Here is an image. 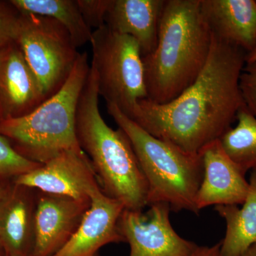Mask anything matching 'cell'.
I'll return each instance as SVG.
<instances>
[{
	"label": "cell",
	"instance_id": "7402d4cb",
	"mask_svg": "<svg viewBox=\"0 0 256 256\" xmlns=\"http://www.w3.org/2000/svg\"><path fill=\"white\" fill-rule=\"evenodd\" d=\"M84 21L95 30L106 24V18L112 0H76Z\"/></svg>",
	"mask_w": 256,
	"mask_h": 256
},
{
	"label": "cell",
	"instance_id": "277c9868",
	"mask_svg": "<svg viewBox=\"0 0 256 256\" xmlns=\"http://www.w3.org/2000/svg\"><path fill=\"white\" fill-rule=\"evenodd\" d=\"M90 68L88 54H80L62 88L26 116L0 121V134L20 154L38 164L64 151L80 149L76 132L77 108Z\"/></svg>",
	"mask_w": 256,
	"mask_h": 256
},
{
	"label": "cell",
	"instance_id": "ffe728a7",
	"mask_svg": "<svg viewBox=\"0 0 256 256\" xmlns=\"http://www.w3.org/2000/svg\"><path fill=\"white\" fill-rule=\"evenodd\" d=\"M40 165L20 154L10 141L0 134V181H14Z\"/></svg>",
	"mask_w": 256,
	"mask_h": 256
},
{
	"label": "cell",
	"instance_id": "4fadbf2b",
	"mask_svg": "<svg viewBox=\"0 0 256 256\" xmlns=\"http://www.w3.org/2000/svg\"><path fill=\"white\" fill-rule=\"evenodd\" d=\"M0 109L2 120L26 116L45 101L36 76L16 43L1 50Z\"/></svg>",
	"mask_w": 256,
	"mask_h": 256
},
{
	"label": "cell",
	"instance_id": "cb8c5ba5",
	"mask_svg": "<svg viewBox=\"0 0 256 256\" xmlns=\"http://www.w3.org/2000/svg\"><path fill=\"white\" fill-rule=\"evenodd\" d=\"M220 242L212 246H197L190 256H220Z\"/></svg>",
	"mask_w": 256,
	"mask_h": 256
},
{
	"label": "cell",
	"instance_id": "4316f807",
	"mask_svg": "<svg viewBox=\"0 0 256 256\" xmlns=\"http://www.w3.org/2000/svg\"><path fill=\"white\" fill-rule=\"evenodd\" d=\"M242 256H256V245L252 246Z\"/></svg>",
	"mask_w": 256,
	"mask_h": 256
},
{
	"label": "cell",
	"instance_id": "484cf974",
	"mask_svg": "<svg viewBox=\"0 0 256 256\" xmlns=\"http://www.w3.org/2000/svg\"><path fill=\"white\" fill-rule=\"evenodd\" d=\"M254 62H256V43L252 52L247 53L246 55V64L254 63Z\"/></svg>",
	"mask_w": 256,
	"mask_h": 256
},
{
	"label": "cell",
	"instance_id": "8992f818",
	"mask_svg": "<svg viewBox=\"0 0 256 256\" xmlns=\"http://www.w3.org/2000/svg\"><path fill=\"white\" fill-rule=\"evenodd\" d=\"M90 43L99 96L132 119L138 102L148 99L142 56L138 42L105 24L92 32Z\"/></svg>",
	"mask_w": 256,
	"mask_h": 256
},
{
	"label": "cell",
	"instance_id": "52a82bcc",
	"mask_svg": "<svg viewBox=\"0 0 256 256\" xmlns=\"http://www.w3.org/2000/svg\"><path fill=\"white\" fill-rule=\"evenodd\" d=\"M15 43L36 76L45 100L62 88L80 54L63 25L32 13L20 12Z\"/></svg>",
	"mask_w": 256,
	"mask_h": 256
},
{
	"label": "cell",
	"instance_id": "44dd1931",
	"mask_svg": "<svg viewBox=\"0 0 256 256\" xmlns=\"http://www.w3.org/2000/svg\"><path fill=\"white\" fill-rule=\"evenodd\" d=\"M20 12L11 4L0 2V52L14 43Z\"/></svg>",
	"mask_w": 256,
	"mask_h": 256
},
{
	"label": "cell",
	"instance_id": "2e32d148",
	"mask_svg": "<svg viewBox=\"0 0 256 256\" xmlns=\"http://www.w3.org/2000/svg\"><path fill=\"white\" fill-rule=\"evenodd\" d=\"M165 0H112L106 24L112 31L132 37L142 57L158 44V31Z\"/></svg>",
	"mask_w": 256,
	"mask_h": 256
},
{
	"label": "cell",
	"instance_id": "f1b7e54d",
	"mask_svg": "<svg viewBox=\"0 0 256 256\" xmlns=\"http://www.w3.org/2000/svg\"><path fill=\"white\" fill-rule=\"evenodd\" d=\"M1 250H3L2 247L0 246V252H1Z\"/></svg>",
	"mask_w": 256,
	"mask_h": 256
},
{
	"label": "cell",
	"instance_id": "9a60e30c",
	"mask_svg": "<svg viewBox=\"0 0 256 256\" xmlns=\"http://www.w3.org/2000/svg\"><path fill=\"white\" fill-rule=\"evenodd\" d=\"M37 190L13 182L0 204V246L5 256H30Z\"/></svg>",
	"mask_w": 256,
	"mask_h": 256
},
{
	"label": "cell",
	"instance_id": "30bf717a",
	"mask_svg": "<svg viewBox=\"0 0 256 256\" xmlns=\"http://www.w3.org/2000/svg\"><path fill=\"white\" fill-rule=\"evenodd\" d=\"M90 201L37 191L30 256H54L70 240Z\"/></svg>",
	"mask_w": 256,
	"mask_h": 256
},
{
	"label": "cell",
	"instance_id": "5b68a950",
	"mask_svg": "<svg viewBox=\"0 0 256 256\" xmlns=\"http://www.w3.org/2000/svg\"><path fill=\"white\" fill-rule=\"evenodd\" d=\"M109 114L127 134L148 184V206L169 205L174 212L198 215L196 196L203 176L201 154H191L149 134L114 104Z\"/></svg>",
	"mask_w": 256,
	"mask_h": 256
},
{
	"label": "cell",
	"instance_id": "7a4b0ae2",
	"mask_svg": "<svg viewBox=\"0 0 256 256\" xmlns=\"http://www.w3.org/2000/svg\"><path fill=\"white\" fill-rule=\"evenodd\" d=\"M212 42L200 0H165L158 44L142 57L148 100L165 104L181 95L204 67Z\"/></svg>",
	"mask_w": 256,
	"mask_h": 256
},
{
	"label": "cell",
	"instance_id": "9c48e42d",
	"mask_svg": "<svg viewBox=\"0 0 256 256\" xmlns=\"http://www.w3.org/2000/svg\"><path fill=\"white\" fill-rule=\"evenodd\" d=\"M13 182L84 201H90V196L100 188L92 163L80 148L63 152Z\"/></svg>",
	"mask_w": 256,
	"mask_h": 256
},
{
	"label": "cell",
	"instance_id": "603a6c76",
	"mask_svg": "<svg viewBox=\"0 0 256 256\" xmlns=\"http://www.w3.org/2000/svg\"><path fill=\"white\" fill-rule=\"evenodd\" d=\"M244 104L256 118V62L246 64L239 80Z\"/></svg>",
	"mask_w": 256,
	"mask_h": 256
},
{
	"label": "cell",
	"instance_id": "d6986e66",
	"mask_svg": "<svg viewBox=\"0 0 256 256\" xmlns=\"http://www.w3.org/2000/svg\"><path fill=\"white\" fill-rule=\"evenodd\" d=\"M236 122L220 138V144L244 173L256 174V118L245 106L238 111Z\"/></svg>",
	"mask_w": 256,
	"mask_h": 256
},
{
	"label": "cell",
	"instance_id": "3957f363",
	"mask_svg": "<svg viewBox=\"0 0 256 256\" xmlns=\"http://www.w3.org/2000/svg\"><path fill=\"white\" fill-rule=\"evenodd\" d=\"M97 74L90 72L79 98L76 132L80 149L95 171L102 192L124 210L142 212L148 206V184L127 134L112 129L101 116Z\"/></svg>",
	"mask_w": 256,
	"mask_h": 256
},
{
	"label": "cell",
	"instance_id": "6da1fadb",
	"mask_svg": "<svg viewBox=\"0 0 256 256\" xmlns=\"http://www.w3.org/2000/svg\"><path fill=\"white\" fill-rule=\"evenodd\" d=\"M246 55L212 34L210 55L195 82L168 104L140 101L132 120L154 137L200 154L232 127L246 106L239 86Z\"/></svg>",
	"mask_w": 256,
	"mask_h": 256
},
{
	"label": "cell",
	"instance_id": "d4e9b609",
	"mask_svg": "<svg viewBox=\"0 0 256 256\" xmlns=\"http://www.w3.org/2000/svg\"><path fill=\"white\" fill-rule=\"evenodd\" d=\"M8 181H0V204L4 201V198L8 196L12 185L6 182Z\"/></svg>",
	"mask_w": 256,
	"mask_h": 256
},
{
	"label": "cell",
	"instance_id": "83f0119b",
	"mask_svg": "<svg viewBox=\"0 0 256 256\" xmlns=\"http://www.w3.org/2000/svg\"><path fill=\"white\" fill-rule=\"evenodd\" d=\"M2 120L1 109H0V121Z\"/></svg>",
	"mask_w": 256,
	"mask_h": 256
},
{
	"label": "cell",
	"instance_id": "5bb4252c",
	"mask_svg": "<svg viewBox=\"0 0 256 256\" xmlns=\"http://www.w3.org/2000/svg\"><path fill=\"white\" fill-rule=\"evenodd\" d=\"M212 34L249 53L256 43V0H200Z\"/></svg>",
	"mask_w": 256,
	"mask_h": 256
},
{
	"label": "cell",
	"instance_id": "e0dca14e",
	"mask_svg": "<svg viewBox=\"0 0 256 256\" xmlns=\"http://www.w3.org/2000/svg\"><path fill=\"white\" fill-rule=\"evenodd\" d=\"M246 198L242 207L215 206L224 218L226 233L220 242V256H242L256 245V174L252 173Z\"/></svg>",
	"mask_w": 256,
	"mask_h": 256
},
{
	"label": "cell",
	"instance_id": "4dcf8cb0",
	"mask_svg": "<svg viewBox=\"0 0 256 256\" xmlns=\"http://www.w3.org/2000/svg\"><path fill=\"white\" fill-rule=\"evenodd\" d=\"M95 256H100V255H99V254H96V255Z\"/></svg>",
	"mask_w": 256,
	"mask_h": 256
},
{
	"label": "cell",
	"instance_id": "ba28073f",
	"mask_svg": "<svg viewBox=\"0 0 256 256\" xmlns=\"http://www.w3.org/2000/svg\"><path fill=\"white\" fill-rule=\"evenodd\" d=\"M146 213L124 210L119 229L130 246L129 256H190L198 246L176 233L169 205L152 204Z\"/></svg>",
	"mask_w": 256,
	"mask_h": 256
},
{
	"label": "cell",
	"instance_id": "ac0fdd59",
	"mask_svg": "<svg viewBox=\"0 0 256 256\" xmlns=\"http://www.w3.org/2000/svg\"><path fill=\"white\" fill-rule=\"evenodd\" d=\"M10 2L22 12L56 20L66 28L77 48L92 41V30L84 21L76 0H12Z\"/></svg>",
	"mask_w": 256,
	"mask_h": 256
},
{
	"label": "cell",
	"instance_id": "8fae6325",
	"mask_svg": "<svg viewBox=\"0 0 256 256\" xmlns=\"http://www.w3.org/2000/svg\"><path fill=\"white\" fill-rule=\"evenodd\" d=\"M203 176L196 196L200 214L210 206L242 205L249 188L246 173L229 158L220 139L207 144L200 152Z\"/></svg>",
	"mask_w": 256,
	"mask_h": 256
},
{
	"label": "cell",
	"instance_id": "7c38bea8",
	"mask_svg": "<svg viewBox=\"0 0 256 256\" xmlns=\"http://www.w3.org/2000/svg\"><path fill=\"white\" fill-rule=\"evenodd\" d=\"M124 207L101 188L90 196V205L76 232L54 256H95L110 244L124 242L119 220Z\"/></svg>",
	"mask_w": 256,
	"mask_h": 256
},
{
	"label": "cell",
	"instance_id": "f546056e",
	"mask_svg": "<svg viewBox=\"0 0 256 256\" xmlns=\"http://www.w3.org/2000/svg\"><path fill=\"white\" fill-rule=\"evenodd\" d=\"M1 57H2V52H0V60H1Z\"/></svg>",
	"mask_w": 256,
	"mask_h": 256
}]
</instances>
